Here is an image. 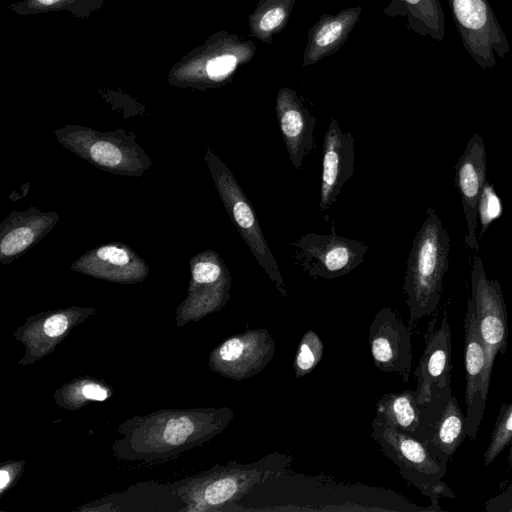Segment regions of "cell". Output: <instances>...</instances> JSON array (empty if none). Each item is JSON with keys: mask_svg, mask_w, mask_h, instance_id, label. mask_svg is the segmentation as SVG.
I'll return each instance as SVG.
<instances>
[{"mask_svg": "<svg viewBox=\"0 0 512 512\" xmlns=\"http://www.w3.org/2000/svg\"><path fill=\"white\" fill-rule=\"evenodd\" d=\"M322 176L319 208L328 210L354 174L355 140L332 118L323 139Z\"/></svg>", "mask_w": 512, "mask_h": 512, "instance_id": "obj_19", "label": "cell"}, {"mask_svg": "<svg viewBox=\"0 0 512 512\" xmlns=\"http://www.w3.org/2000/svg\"><path fill=\"white\" fill-rule=\"evenodd\" d=\"M275 351L276 342L268 329H247L216 346L208 357V365L214 373L242 381L260 373Z\"/></svg>", "mask_w": 512, "mask_h": 512, "instance_id": "obj_13", "label": "cell"}, {"mask_svg": "<svg viewBox=\"0 0 512 512\" xmlns=\"http://www.w3.org/2000/svg\"><path fill=\"white\" fill-rule=\"evenodd\" d=\"M500 213V202L495 194L493 188L486 182L480 203H479V214L482 222L481 235L486 230L489 223L498 216Z\"/></svg>", "mask_w": 512, "mask_h": 512, "instance_id": "obj_31", "label": "cell"}, {"mask_svg": "<svg viewBox=\"0 0 512 512\" xmlns=\"http://www.w3.org/2000/svg\"><path fill=\"white\" fill-rule=\"evenodd\" d=\"M190 281L186 298L175 309L178 328L218 312L230 300L232 278L220 255L207 249L189 260Z\"/></svg>", "mask_w": 512, "mask_h": 512, "instance_id": "obj_9", "label": "cell"}, {"mask_svg": "<svg viewBox=\"0 0 512 512\" xmlns=\"http://www.w3.org/2000/svg\"><path fill=\"white\" fill-rule=\"evenodd\" d=\"M362 7L345 8L335 15L323 14L310 28L302 67L313 65L337 52L356 26Z\"/></svg>", "mask_w": 512, "mask_h": 512, "instance_id": "obj_23", "label": "cell"}, {"mask_svg": "<svg viewBox=\"0 0 512 512\" xmlns=\"http://www.w3.org/2000/svg\"><path fill=\"white\" fill-rule=\"evenodd\" d=\"M293 259L312 278L327 280L349 274L363 263L368 246L359 240L331 234L307 233L291 242Z\"/></svg>", "mask_w": 512, "mask_h": 512, "instance_id": "obj_11", "label": "cell"}, {"mask_svg": "<svg viewBox=\"0 0 512 512\" xmlns=\"http://www.w3.org/2000/svg\"><path fill=\"white\" fill-rule=\"evenodd\" d=\"M370 353L376 368L395 373L407 382L412 367L410 328L390 306L375 315L368 334Z\"/></svg>", "mask_w": 512, "mask_h": 512, "instance_id": "obj_15", "label": "cell"}, {"mask_svg": "<svg viewBox=\"0 0 512 512\" xmlns=\"http://www.w3.org/2000/svg\"><path fill=\"white\" fill-rule=\"evenodd\" d=\"M508 464L512 467V435L510 437L509 443H508Z\"/></svg>", "mask_w": 512, "mask_h": 512, "instance_id": "obj_34", "label": "cell"}, {"mask_svg": "<svg viewBox=\"0 0 512 512\" xmlns=\"http://www.w3.org/2000/svg\"><path fill=\"white\" fill-rule=\"evenodd\" d=\"M234 416L229 407L165 408L135 415L119 425L112 454L123 462L162 463L209 442Z\"/></svg>", "mask_w": 512, "mask_h": 512, "instance_id": "obj_1", "label": "cell"}, {"mask_svg": "<svg viewBox=\"0 0 512 512\" xmlns=\"http://www.w3.org/2000/svg\"><path fill=\"white\" fill-rule=\"evenodd\" d=\"M371 437L379 450L399 469L404 479L415 486L437 511L441 497L456 499L451 488L443 482L447 465L442 464L420 439L401 431L376 414L372 421Z\"/></svg>", "mask_w": 512, "mask_h": 512, "instance_id": "obj_6", "label": "cell"}, {"mask_svg": "<svg viewBox=\"0 0 512 512\" xmlns=\"http://www.w3.org/2000/svg\"><path fill=\"white\" fill-rule=\"evenodd\" d=\"M449 249V234L435 210L429 208L414 236L406 263L403 291L410 325L437 309L449 266Z\"/></svg>", "mask_w": 512, "mask_h": 512, "instance_id": "obj_3", "label": "cell"}, {"mask_svg": "<svg viewBox=\"0 0 512 512\" xmlns=\"http://www.w3.org/2000/svg\"><path fill=\"white\" fill-rule=\"evenodd\" d=\"M296 0H259L248 17L250 33L263 43L270 44L273 36L287 25Z\"/></svg>", "mask_w": 512, "mask_h": 512, "instance_id": "obj_26", "label": "cell"}, {"mask_svg": "<svg viewBox=\"0 0 512 512\" xmlns=\"http://www.w3.org/2000/svg\"><path fill=\"white\" fill-rule=\"evenodd\" d=\"M464 49L483 69L493 68L510 45L488 0H448Z\"/></svg>", "mask_w": 512, "mask_h": 512, "instance_id": "obj_10", "label": "cell"}, {"mask_svg": "<svg viewBox=\"0 0 512 512\" xmlns=\"http://www.w3.org/2000/svg\"><path fill=\"white\" fill-rule=\"evenodd\" d=\"M292 460L289 453L273 452L250 463L230 460L216 464L183 480L176 488V496L185 504L180 511H222L255 486L280 477Z\"/></svg>", "mask_w": 512, "mask_h": 512, "instance_id": "obj_2", "label": "cell"}, {"mask_svg": "<svg viewBox=\"0 0 512 512\" xmlns=\"http://www.w3.org/2000/svg\"><path fill=\"white\" fill-rule=\"evenodd\" d=\"M324 344L319 335L313 331H306L297 346L293 360V370L296 378L310 374L322 360Z\"/></svg>", "mask_w": 512, "mask_h": 512, "instance_id": "obj_29", "label": "cell"}, {"mask_svg": "<svg viewBox=\"0 0 512 512\" xmlns=\"http://www.w3.org/2000/svg\"><path fill=\"white\" fill-rule=\"evenodd\" d=\"M466 437L465 415L452 394L450 383L443 387L434 386L430 401L423 404L416 438L423 441L442 464L447 465Z\"/></svg>", "mask_w": 512, "mask_h": 512, "instance_id": "obj_12", "label": "cell"}, {"mask_svg": "<svg viewBox=\"0 0 512 512\" xmlns=\"http://www.w3.org/2000/svg\"><path fill=\"white\" fill-rule=\"evenodd\" d=\"M485 509L487 511H512V482L501 494L488 500Z\"/></svg>", "mask_w": 512, "mask_h": 512, "instance_id": "obj_33", "label": "cell"}, {"mask_svg": "<svg viewBox=\"0 0 512 512\" xmlns=\"http://www.w3.org/2000/svg\"><path fill=\"white\" fill-rule=\"evenodd\" d=\"M383 12L406 19L409 31L436 41L444 39L445 17L440 0H392Z\"/></svg>", "mask_w": 512, "mask_h": 512, "instance_id": "obj_24", "label": "cell"}, {"mask_svg": "<svg viewBox=\"0 0 512 512\" xmlns=\"http://www.w3.org/2000/svg\"><path fill=\"white\" fill-rule=\"evenodd\" d=\"M54 135L64 148L112 174L140 177L152 166V159L138 143L136 134L123 128L102 132L67 124L56 129Z\"/></svg>", "mask_w": 512, "mask_h": 512, "instance_id": "obj_5", "label": "cell"}, {"mask_svg": "<svg viewBox=\"0 0 512 512\" xmlns=\"http://www.w3.org/2000/svg\"><path fill=\"white\" fill-rule=\"evenodd\" d=\"M55 211L30 207L12 211L0 223V263L9 264L43 239L58 223Z\"/></svg>", "mask_w": 512, "mask_h": 512, "instance_id": "obj_22", "label": "cell"}, {"mask_svg": "<svg viewBox=\"0 0 512 512\" xmlns=\"http://www.w3.org/2000/svg\"><path fill=\"white\" fill-rule=\"evenodd\" d=\"M512 435V402L504 403L495 420L490 441L484 452V465H490L507 447Z\"/></svg>", "mask_w": 512, "mask_h": 512, "instance_id": "obj_30", "label": "cell"}, {"mask_svg": "<svg viewBox=\"0 0 512 512\" xmlns=\"http://www.w3.org/2000/svg\"><path fill=\"white\" fill-rule=\"evenodd\" d=\"M95 312L93 307L70 306L29 316L13 334L25 349L18 365H32L51 354L76 326Z\"/></svg>", "mask_w": 512, "mask_h": 512, "instance_id": "obj_14", "label": "cell"}, {"mask_svg": "<svg viewBox=\"0 0 512 512\" xmlns=\"http://www.w3.org/2000/svg\"><path fill=\"white\" fill-rule=\"evenodd\" d=\"M465 363V432L474 440L483 419L487 399L482 394V377L485 368V351L480 339L475 314L470 299L464 318Z\"/></svg>", "mask_w": 512, "mask_h": 512, "instance_id": "obj_20", "label": "cell"}, {"mask_svg": "<svg viewBox=\"0 0 512 512\" xmlns=\"http://www.w3.org/2000/svg\"><path fill=\"white\" fill-rule=\"evenodd\" d=\"M275 111L290 161L299 171L314 146L316 117L305 107L297 92L288 87L278 90Z\"/></svg>", "mask_w": 512, "mask_h": 512, "instance_id": "obj_21", "label": "cell"}, {"mask_svg": "<svg viewBox=\"0 0 512 512\" xmlns=\"http://www.w3.org/2000/svg\"><path fill=\"white\" fill-rule=\"evenodd\" d=\"M487 156L483 138L475 132L455 166V180L461 198L467 233L465 244L475 253L480 250L477 229L479 203L486 184Z\"/></svg>", "mask_w": 512, "mask_h": 512, "instance_id": "obj_16", "label": "cell"}, {"mask_svg": "<svg viewBox=\"0 0 512 512\" xmlns=\"http://www.w3.org/2000/svg\"><path fill=\"white\" fill-rule=\"evenodd\" d=\"M106 0H21L9 8L22 16L53 11H68L78 18H87L100 10Z\"/></svg>", "mask_w": 512, "mask_h": 512, "instance_id": "obj_28", "label": "cell"}, {"mask_svg": "<svg viewBox=\"0 0 512 512\" xmlns=\"http://www.w3.org/2000/svg\"><path fill=\"white\" fill-rule=\"evenodd\" d=\"M70 268L74 272L118 284L141 283L150 272L147 262L122 242H110L90 249Z\"/></svg>", "mask_w": 512, "mask_h": 512, "instance_id": "obj_17", "label": "cell"}, {"mask_svg": "<svg viewBox=\"0 0 512 512\" xmlns=\"http://www.w3.org/2000/svg\"><path fill=\"white\" fill-rule=\"evenodd\" d=\"M113 394L103 381L91 376H79L62 385L53 394L54 403L62 409L77 410L90 402H102Z\"/></svg>", "mask_w": 512, "mask_h": 512, "instance_id": "obj_27", "label": "cell"}, {"mask_svg": "<svg viewBox=\"0 0 512 512\" xmlns=\"http://www.w3.org/2000/svg\"><path fill=\"white\" fill-rule=\"evenodd\" d=\"M25 467L23 460H9L0 467V495L8 491L21 477Z\"/></svg>", "mask_w": 512, "mask_h": 512, "instance_id": "obj_32", "label": "cell"}, {"mask_svg": "<svg viewBox=\"0 0 512 512\" xmlns=\"http://www.w3.org/2000/svg\"><path fill=\"white\" fill-rule=\"evenodd\" d=\"M451 329L446 310L437 323L434 317L427 326L425 346L415 369L417 402L425 404L430 401L432 388L443 387L451 383Z\"/></svg>", "mask_w": 512, "mask_h": 512, "instance_id": "obj_18", "label": "cell"}, {"mask_svg": "<svg viewBox=\"0 0 512 512\" xmlns=\"http://www.w3.org/2000/svg\"><path fill=\"white\" fill-rule=\"evenodd\" d=\"M204 160L215 189L238 233L245 241L259 266L272 281L283 298H287L284 279L273 256L262 228L243 189L222 159L210 148H205Z\"/></svg>", "mask_w": 512, "mask_h": 512, "instance_id": "obj_7", "label": "cell"}, {"mask_svg": "<svg viewBox=\"0 0 512 512\" xmlns=\"http://www.w3.org/2000/svg\"><path fill=\"white\" fill-rule=\"evenodd\" d=\"M469 299L485 351L482 394L488 399L494 360L499 353L504 354L507 350V307L499 282L487 277L482 259L478 256L474 258L471 267Z\"/></svg>", "mask_w": 512, "mask_h": 512, "instance_id": "obj_8", "label": "cell"}, {"mask_svg": "<svg viewBox=\"0 0 512 512\" xmlns=\"http://www.w3.org/2000/svg\"><path fill=\"white\" fill-rule=\"evenodd\" d=\"M423 404L417 402L415 390L386 393L376 403V414L414 437L417 436L422 417Z\"/></svg>", "mask_w": 512, "mask_h": 512, "instance_id": "obj_25", "label": "cell"}, {"mask_svg": "<svg viewBox=\"0 0 512 512\" xmlns=\"http://www.w3.org/2000/svg\"><path fill=\"white\" fill-rule=\"evenodd\" d=\"M256 53L251 40H242L227 31L212 34L194 48L168 73L170 85L198 90L215 89L229 83L237 70Z\"/></svg>", "mask_w": 512, "mask_h": 512, "instance_id": "obj_4", "label": "cell"}]
</instances>
